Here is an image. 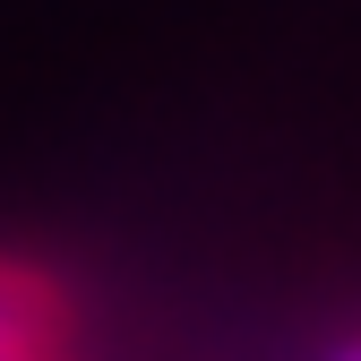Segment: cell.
Here are the masks:
<instances>
[{"label": "cell", "mask_w": 361, "mask_h": 361, "mask_svg": "<svg viewBox=\"0 0 361 361\" xmlns=\"http://www.w3.org/2000/svg\"><path fill=\"white\" fill-rule=\"evenodd\" d=\"M52 344H61V293L26 267H0V361H52Z\"/></svg>", "instance_id": "cell-1"}]
</instances>
